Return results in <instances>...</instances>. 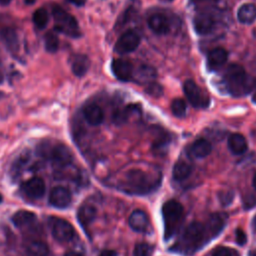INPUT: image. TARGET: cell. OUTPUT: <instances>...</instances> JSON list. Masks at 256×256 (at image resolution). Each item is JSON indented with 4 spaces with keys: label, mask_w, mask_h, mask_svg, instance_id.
<instances>
[{
    "label": "cell",
    "mask_w": 256,
    "mask_h": 256,
    "mask_svg": "<svg viewBox=\"0 0 256 256\" xmlns=\"http://www.w3.org/2000/svg\"><path fill=\"white\" fill-rule=\"evenodd\" d=\"M224 81L229 93L233 96H243L251 90L254 80L245 69L238 64H230L224 72Z\"/></svg>",
    "instance_id": "obj_1"
},
{
    "label": "cell",
    "mask_w": 256,
    "mask_h": 256,
    "mask_svg": "<svg viewBox=\"0 0 256 256\" xmlns=\"http://www.w3.org/2000/svg\"><path fill=\"white\" fill-rule=\"evenodd\" d=\"M208 235L210 236L206 226L200 222H192L185 228L176 247L184 254H192L205 244Z\"/></svg>",
    "instance_id": "obj_2"
},
{
    "label": "cell",
    "mask_w": 256,
    "mask_h": 256,
    "mask_svg": "<svg viewBox=\"0 0 256 256\" xmlns=\"http://www.w3.org/2000/svg\"><path fill=\"white\" fill-rule=\"evenodd\" d=\"M164 239H170L179 229L184 219L183 206L176 200H168L162 206Z\"/></svg>",
    "instance_id": "obj_3"
},
{
    "label": "cell",
    "mask_w": 256,
    "mask_h": 256,
    "mask_svg": "<svg viewBox=\"0 0 256 256\" xmlns=\"http://www.w3.org/2000/svg\"><path fill=\"white\" fill-rule=\"evenodd\" d=\"M158 183L159 182H156V179L151 178L146 172L139 169H133L127 174V188H125V190L130 193L146 194L153 191Z\"/></svg>",
    "instance_id": "obj_4"
},
{
    "label": "cell",
    "mask_w": 256,
    "mask_h": 256,
    "mask_svg": "<svg viewBox=\"0 0 256 256\" xmlns=\"http://www.w3.org/2000/svg\"><path fill=\"white\" fill-rule=\"evenodd\" d=\"M52 15L55 22V29L69 37H79L81 35L80 28L74 16L69 14L66 10L58 5L52 8Z\"/></svg>",
    "instance_id": "obj_5"
},
{
    "label": "cell",
    "mask_w": 256,
    "mask_h": 256,
    "mask_svg": "<svg viewBox=\"0 0 256 256\" xmlns=\"http://www.w3.org/2000/svg\"><path fill=\"white\" fill-rule=\"evenodd\" d=\"M38 153L58 164H67L72 159V154L69 148L59 142L46 141L41 143L38 147Z\"/></svg>",
    "instance_id": "obj_6"
},
{
    "label": "cell",
    "mask_w": 256,
    "mask_h": 256,
    "mask_svg": "<svg viewBox=\"0 0 256 256\" xmlns=\"http://www.w3.org/2000/svg\"><path fill=\"white\" fill-rule=\"evenodd\" d=\"M50 228L53 237L59 242H68L74 236L73 226L62 218L52 217L50 218Z\"/></svg>",
    "instance_id": "obj_7"
},
{
    "label": "cell",
    "mask_w": 256,
    "mask_h": 256,
    "mask_svg": "<svg viewBox=\"0 0 256 256\" xmlns=\"http://www.w3.org/2000/svg\"><path fill=\"white\" fill-rule=\"evenodd\" d=\"M183 89L188 101L194 107L199 108L208 105L209 100L206 93L193 80H187L183 85Z\"/></svg>",
    "instance_id": "obj_8"
},
{
    "label": "cell",
    "mask_w": 256,
    "mask_h": 256,
    "mask_svg": "<svg viewBox=\"0 0 256 256\" xmlns=\"http://www.w3.org/2000/svg\"><path fill=\"white\" fill-rule=\"evenodd\" d=\"M139 35L136 32L129 30L119 37L114 46V51L118 54H127L133 52L139 46Z\"/></svg>",
    "instance_id": "obj_9"
},
{
    "label": "cell",
    "mask_w": 256,
    "mask_h": 256,
    "mask_svg": "<svg viewBox=\"0 0 256 256\" xmlns=\"http://www.w3.org/2000/svg\"><path fill=\"white\" fill-rule=\"evenodd\" d=\"M215 18L209 12H199L194 16L193 26L199 35H208L215 28Z\"/></svg>",
    "instance_id": "obj_10"
},
{
    "label": "cell",
    "mask_w": 256,
    "mask_h": 256,
    "mask_svg": "<svg viewBox=\"0 0 256 256\" xmlns=\"http://www.w3.org/2000/svg\"><path fill=\"white\" fill-rule=\"evenodd\" d=\"M111 69L115 77L121 81H128L133 78V66L124 59H114L111 64Z\"/></svg>",
    "instance_id": "obj_11"
},
{
    "label": "cell",
    "mask_w": 256,
    "mask_h": 256,
    "mask_svg": "<svg viewBox=\"0 0 256 256\" xmlns=\"http://www.w3.org/2000/svg\"><path fill=\"white\" fill-rule=\"evenodd\" d=\"M49 202L56 208H65L71 203V194L65 187H54L49 194Z\"/></svg>",
    "instance_id": "obj_12"
},
{
    "label": "cell",
    "mask_w": 256,
    "mask_h": 256,
    "mask_svg": "<svg viewBox=\"0 0 256 256\" xmlns=\"http://www.w3.org/2000/svg\"><path fill=\"white\" fill-rule=\"evenodd\" d=\"M23 192L30 198H40L45 193V183L39 177H33L22 185Z\"/></svg>",
    "instance_id": "obj_13"
},
{
    "label": "cell",
    "mask_w": 256,
    "mask_h": 256,
    "mask_svg": "<svg viewBox=\"0 0 256 256\" xmlns=\"http://www.w3.org/2000/svg\"><path fill=\"white\" fill-rule=\"evenodd\" d=\"M148 25L153 32L159 35L167 34L170 31L169 20L165 15L161 13L151 15L148 19Z\"/></svg>",
    "instance_id": "obj_14"
},
{
    "label": "cell",
    "mask_w": 256,
    "mask_h": 256,
    "mask_svg": "<svg viewBox=\"0 0 256 256\" xmlns=\"http://www.w3.org/2000/svg\"><path fill=\"white\" fill-rule=\"evenodd\" d=\"M129 225L136 232H145L149 227L148 215L142 210H134L129 217Z\"/></svg>",
    "instance_id": "obj_15"
},
{
    "label": "cell",
    "mask_w": 256,
    "mask_h": 256,
    "mask_svg": "<svg viewBox=\"0 0 256 256\" xmlns=\"http://www.w3.org/2000/svg\"><path fill=\"white\" fill-rule=\"evenodd\" d=\"M228 53L224 48H214L207 56V65L211 70H217L226 63Z\"/></svg>",
    "instance_id": "obj_16"
},
{
    "label": "cell",
    "mask_w": 256,
    "mask_h": 256,
    "mask_svg": "<svg viewBox=\"0 0 256 256\" xmlns=\"http://www.w3.org/2000/svg\"><path fill=\"white\" fill-rule=\"evenodd\" d=\"M96 213V208L92 204L85 203L79 207L77 212V218L84 229H87L89 225L94 221Z\"/></svg>",
    "instance_id": "obj_17"
},
{
    "label": "cell",
    "mask_w": 256,
    "mask_h": 256,
    "mask_svg": "<svg viewBox=\"0 0 256 256\" xmlns=\"http://www.w3.org/2000/svg\"><path fill=\"white\" fill-rule=\"evenodd\" d=\"M83 115H84L86 121L90 125H93V126L100 125L104 119V113H103L102 109L94 103L88 104L84 107Z\"/></svg>",
    "instance_id": "obj_18"
},
{
    "label": "cell",
    "mask_w": 256,
    "mask_h": 256,
    "mask_svg": "<svg viewBox=\"0 0 256 256\" xmlns=\"http://www.w3.org/2000/svg\"><path fill=\"white\" fill-rule=\"evenodd\" d=\"M0 35L7 49L11 53H17L19 50V41H18V36L15 30L9 27H5L1 29Z\"/></svg>",
    "instance_id": "obj_19"
},
{
    "label": "cell",
    "mask_w": 256,
    "mask_h": 256,
    "mask_svg": "<svg viewBox=\"0 0 256 256\" xmlns=\"http://www.w3.org/2000/svg\"><path fill=\"white\" fill-rule=\"evenodd\" d=\"M225 223H226V216H225V214H222V213H214V214H212L209 217L207 225H206L210 236L211 237L217 236L222 231V229L224 228Z\"/></svg>",
    "instance_id": "obj_20"
},
{
    "label": "cell",
    "mask_w": 256,
    "mask_h": 256,
    "mask_svg": "<svg viewBox=\"0 0 256 256\" xmlns=\"http://www.w3.org/2000/svg\"><path fill=\"white\" fill-rule=\"evenodd\" d=\"M247 141L245 137L239 133L231 134L228 138V148L235 155L243 154L247 150Z\"/></svg>",
    "instance_id": "obj_21"
},
{
    "label": "cell",
    "mask_w": 256,
    "mask_h": 256,
    "mask_svg": "<svg viewBox=\"0 0 256 256\" xmlns=\"http://www.w3.org/2000/svg\"><path fill=\"white\" fill-rule=\"evenodd\" d=\"M238 20L243 24H251L256 19V5L253 3L243 4L237 12Z\"/></svg>",
    "instance_id": "obj_22"
},
{
    "label": "cell",
    "mask_w": 256,
    "mask_h": 256,
    "mask_svg": "<svg viewBox=\"0 0 256 256\" xmlns=\"http://www.w3.org/2000/svg\"><path fill=\"white\" fill-rule=\"evenodd\" d=\"M89 66H90V61L86 55L78 54L73 57L71 68H72L73 73L76 76L81 77V76L85 75L89 69Z\"/></svg>",
    "instance_id": "obj_23"
},
{
    "label": "cell",
    "mask_w": 256,
    "mask_h": 256,
    "mask_svg": "<svg viewBox=\"0 0 256 256\" xmlns=\"http://www.w3.org/2000/svg\"><path fill=\"white\" fill-rule=\"evenodd\" d=\"M211 150H212V146L210 142L203 138L196 140L191 145V148H190L191 154L196 158H204L208 156L211 153Z\"/></svg>",
    "instance_id": "obj_24"
},
{
    "label": "cell",
    "mask_w": 256,
    "mask_h": 256,
    "mask_svg": "<svg viewBox=\"0 0 256 256\" xmlns=\"http://www.w3.org/2000/svg\"><path fill=\"white\" fill-rule=\"evenodd\" d=\"M36 219V215L33 212L27 210H19L12 216V221L16 227L22 228L29 226Z\"/></svg>",
    "instance_id": "obj_25"
},
{
    "label": "cell",
    "mask_w": 256,
    "mask_h": 256,
    "mask_svg": "<svg viewBox=\"0 0 256 256\" xmlns=\"http://www.w3.org/2000/svg\"><path fill=\"white\" fill-rule=\"evenodd\" d=\"M156 70L148 65H142L138 67L133 77H135L138 83H147L150 84L151 81L156 77Z\"/></svg>",
    "instance_id": "obj_26"
},
{
    "label": "cell",
    "mask_w": 256,
    "mask_h": 256,
    "mask_svg": "<svg viewBox=\"0 0 256 256\" xmlns=\"http://www.w3.org/2000/svg\"><path fill=\"white\" fill-rule=\"evenodd\" d=\"M192 172V167L190 164H188L185 161H177L173 167V171H172V175L174 180L176 181H182L185 180L186 178H188L190 176Z\"/></svg>",
    "instance_id": "obj_27"
},
{
    "label": "cell",
    "mask_w": 256,
    "mask_h": 256,
    "mask_svg": "<svg viewBox=\"0 0 256 256\" xmlns=\"http://www.w3.org/2000/svg\"><path fill=\"white\" fill-rule=\"evenodd\" d=\"M48 246L42 241H31L26 247L27 256H47Z\"/></svg>",
    "instance_id": "obj_28"
},
{
    "label": "cell",
    "mask_w": 256,
    "mask_h": 256,
    "mask_svg": "<svg viewBox=\"0 0 256 256\" xmlns=\"http://www.w3.org/2000/svg\"><path fill=\"white\" fill-rule=\"evenodd\" d=\"M44 45L46 51L50 53H54L58 50L59 47V39L58 36L53 32H48L44 36Z\"/></svg>",
    "instance_id": "obj_29"
},
{
    "label": "cell",
    "mask_w": 256,
    "mask_h": 256,
    "mask_svg": "<svg viewBox=\"0 0 256 256\" xmlns=\"http://www.w3.org/2000/svg\"><path fill=\"white\" fill-rule=\"evenodd\" d=\"M48 13L44 8L37 9L33 14V22L39 29L45 28L48 23Z\"/></svg>",
    "instance_id": "obj_30"
},
{
    "label": "cell",
    "mask_w": 256,
    "mask_h": 256,
    "mask_svg": "<svg viewBox=\"0 0 256 256\" xmlns=\"http://www.w3.org/2000/svg\"><path fill=\"white\" fill-rule=\"evenodd\" d=\"M171 111L176 117H184L186 114V103L183 99L176 98L171 103Z\"/></svg>",
    "instance_id": "obj_31"
},
{
    "label": "cell",
    "mask_w": 256,
    "mask_h": 256,
    "mask_svg": "<svg viewBox=\"0 0 256 256\" xmlns=\"http://www.w3.org/2000/svg\"><path fill=\"white\" fill-rule=\"evenodd\" d=\"M154 252V246L148 243H138L133 250V256H152Z\"/></svg>",
    "instance_id": "obj_32"
},
{
    "label": "cell",
    "mask_w": 256,
    "mask_h": 256,
    "mask_svg": "<svg viewBox=\"0 0 256 256\" xmlns=\"http://www.w3.org/2000/svg\"><path fill=\"white\" fill-rule=\"evenodd\" d=\"M237 255L238 253L235 250L228 247H224V246L217 247L212 252V256H237Z\"/></svg>",
    "instance_id": "obj_33"
},
{
    "label": "cell",
    "mask_w": 256,
    "mask_h": 256,
    "mask_svg": "<svg viewBox=\"0 0 256 256\" xmlns=\"http://www.w3.org/2000/svg\"><path fill=\"white\" fill-rule=\"evenodd\" d=\"M133 12H134L133 7H129V8H127V9L124 11V13L119 17V19H118L117 24H116V26H115V27L120 28V27H122L123 25H125V24L130 20L131 15H133Z\"/></svg>",
    "instance_id": "obj_34"
},
{
    "label": "cell",
    "mask_w": 256,
    "mask_h": 256,
    "mask_svg": "<svg viewBox=\"0 0 256 256\" xmlns=\"http://www.w3.org/2000/svg\"><path fill=\"white\" fill-rule=\"evenodd\" d=\"M235 238H236L237 244H239L240 246L245 245L246 242H247V235H246L245 231H243L241 228L236 229V231H235Z\"/></svg>",
    "instance_id": "obj_35"
},
{
    "label": "cell",
    "mask_w": 256,
    "mask_h": 256,
    "mask_svg": "<svg viewBox=\"0 0 256 256\" xmlns=\"http://www.w3.org/2000/svg\"><path fill=\"white\" fill-rule=\"evenodd\" d=\"M147 93H149L153 96H159L161 94V88L157 83L156 84L155 83H150V84H148Z\"/></svg>",
    "instance_id": "obj_36"
},
{
    "label": "cell",
    "mask_w": 256,
    "mask_h": 256,
    "mask_svg": "<svg viewBox=\"0 0 256 256\" xmlns=\"http://www.w3.org/2000/svg\"><path fill=\"white\" fill-rule=\"evenodd\" d=\"M99 256H117V253L112 250H105V251L101 252V254Z\"/></svg>",
    "instance_id": "obj_37"
},
{
    "label": "cell",
    "mask_w": 256,
    "mask_h": 256,
    "mask_svg": "<svg viewBox=\"0 0 256 256\" xmlns=\"http://www.w3.org/2000/svg\"><path fill=\"white\" fill-rule=\"evenodd\" d=\"M67 1L76 5V6H82L86 3V0H67Z\"/></svg>",
    "instance_id": "obj_38"
},
{
    "label": "cell",
    "mask_w": 256,
    "mask_h": 256,
    "mask_svg": "<svg viewBox=\"0 0 256 256\" xmlns=\"http://www.w3.org/2000/svg\"><path fill=\"white\" fill-rule=\"evenodd\" d=\"M65 256H83V255L80 254V253L74 252V251H70V252H67V253L65 254Z\"/></svg>",
    "instance_id": "obj_39"
},
{
    "label": "cell",
    "mask_w": 256,
    "mask_h": 256,
    "mask_svg": "<svg viewBox=\"0 0 256 256\" xmlns=\"http://www.w3.org/2000/svg\"><path fill=\"white\" fill-rule=\"evenodd\" d=\"M252 229H253V231L256 233V215L254 216V218H253V220H252Z\"/></svg>",
    "instance_id": "obj_40"
},
{
    "label": "cell",
    "mask_w": 256,
    "mask_h": 256,
    "mask_svg": "<svg viewBox=\"0 0 256 256\" xmlns=\"http://www.w3.org/2000/svg\"><path fill=\"white\" fill-rule=\"evenodd\" d=\"M11 2V0H0V4L1 5H7Z\"/></svg>",
    "instance_id": "obj_41"
},
{
    "label": "cell",
    "mask_w": 256,
    "mask_h": 256,
    "mask_svg": "<svg viewBox=\"0 0 256 256\" xmlns=\"http://www.w3.org/2000/svg\"><path fill=\"white\" fill-rule=\"evenodd\" d=\"M252 184H253V187H254V188H255V190H256V174H255V175H254V177H253Z\"/></svg>",
    "instance_id": "obj_42"
},
{
    "label": "cell",
    "mask_w": 256,
    "mask_h": 256,
    "mask_svg": "<svg viewBox=\"0 0 256 256\" xmlns=\"http://www.w3.org/2000/svg\"><path fill=\"white\" fill-rule=\"evenodd\" d=\"M203 1H207V0H191V2H193V3H199V2H203Z\"/></svg>",
    "instance_id": "obj_43"
},
{
    "label": "cell",
    "mask_w": 256,
    "mask_h": 256,
    "mask_svg": "<svg viewBox=\"0 0 256 256\" xmlns=\"http://www.w3.org/2000/svg\"><path fill=\"white\" fill-rule=\"evenodd\" d=\"M249 256H256V250L251 251V252L249 253Z\"/></svg>",
    "instance_id": "obj_44"
},
{
    "label": "cell",
    "mask_w": 256,
    "mask_h": 256,
    "mask_svg": "<svg viewBox=\"0 0 256 256\" xmlns=\"http://www.w3.org/2000/svg\"><path fill=\"white\" fill-rule=\"evenodd\" d=\"M159 1L164 2V3H170V2H172V1H174V0H159Z\"/></svg>",
    "instance_id": "obj_45"
},
{
    "label": "cell",
    "mask_w": 256,
    "mask_h": 256,
    "mask_svg": "<svg viewBox=\"0 0 256 256\" xmlns=\"http://www.w3.org/2000/svg\"><path fill=\"white\" fill-rule=\"evenodd\" d=\"M1 202H2V195L0 194V203H1Z\"/></svg>",
    "instance_id": "obj_46"
}]
</instances>
